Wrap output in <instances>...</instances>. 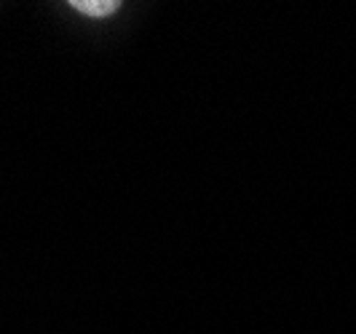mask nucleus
Instances as JSON below:
<instances>
[{"instance_id": "nucleus-1", "label": "nucleus", "mask_w": 356, "mask_h": 334, "mask_svg": "<svg viewBox=\"0 0 356 334\" xmlns=\"http://www.w3.org/2000/svg\"><path fill=\"white\" fill-rule=\"evenodd\" d=\"M70 8H75V11L83 14V17L107 19L121 8V3H118V0H72Z\"/></svg>"}]
</instances>
